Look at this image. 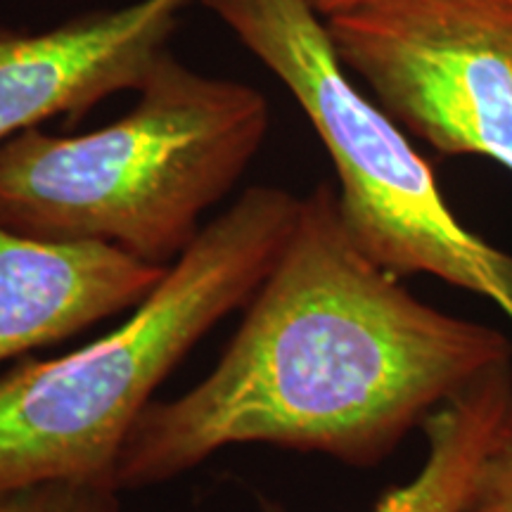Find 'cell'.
<instances>
[{"label":"cell","instance_id":"11","mask_svg":"<svg viewBox=\"0 0 512 512\" xmlns=\"http://www.w3.org/2000/svg\"><path fill=\"white\" fill-rule=\"evenodd\" d=\"M306 3L311 5V10L316 12L318 17L328 19L332 15H337V12L354 8V5L361 3V0H306Z\"/></svg>","mask_w":512,"mask_h":512},{"label":"cell","instance_id":"6","mask_svg":"<svg viewBox=\"0 0 512 512\" xmlns=\"http://www.w3.org/2000/svg\"><path fill=\"white\" fill-rule=\"evenodd\" d=\"M192 0H136L48 31L0 27V143L55 117L79 119L140 91Z\"/></svg>","mask_w":512,"mask_h":512},{"label":"cell","instance_id":"10","mask_svg":"<svg viewBox=\"0 0 512 512\" xmlns=\"http://www.w3.org/2000/svg\"><path fill=\"white\" fill-rule=\"evenodd\" d=\"M463 512H512V415L484 458Z\"/></svg>","mask_w":512,"mask_h":512},{"label":"cell","instance_id":"9","mask_svg":"<svg viewBox=\"0 0 512 512\" xmlns=\"http://www.w3.org/2000/svg\"><path fill=\"white\" fill-rule=\"evenodd\" d=\"M117 496L112 484L60 479L0 494V512H119Z\"/></svg>","mask_w":512,"mask_h":512},{"label":"cell","instance_id":"7","mask_svg":"<svg viewBox=\"0 0 512 512\" xmlns=\"http://www.w3.org/2000/svg\"><path fill=\"white\" fill-rule=\"evenodd\" d=\"M166 268L93 240H46L0 223V363L133 311Z\"/></svg>","mask_w":512,"mask_h":512},{"label":"cell","instance_id":"2","mask_svg":"<svg viewBox=\"0 0 512 512\" xmlns=\"http://www.w3.org/2000/svg\"><path fill=\"white\" fill-rule=\"evenodd\" d=\"M131 112L83 136L27 128L0 143V223L46 240L107 242L169 268L259 155L268 102L166 50Z\"/></svg>","mask_w":512,"mask_h":512},{"label":"cell","instance_id":"3","mask_svg":"<svg viewBox=\"0 0 512 512\" xmlns=\"http://www.w3.org/2000/svg\"><path fill=\"white\" fill-rule=\"evenodd\" d=\"M299 204L285 188H247L119 328L0 375V494L60 479L114 486L121 448L159 384L247 306L283 252Z\"/></svg>","mask_w":512,"mask_h":512},{"label":"cell","instance_id":"1","mask_svg":"<svg viewBox=\"0 0 512 512\" xmlns=\"http://www.w3.org/2000/svg\"><path fill=\"white\" fill-rule=\"evenodd\" d=\"M510 361L503 332L420 302L375 264L323 181L302 197L214 370L140 415L114 486L171 482L242 444L375 467L467 384Z\"/></svg>","mask_w":512,"mask_h":512},{"label":"cell","instance_id":"8","mask_svg":"<svg viewBox=\"0 0 512 512\" xmlns=\"http://www.w3.org/2000/svg\"><path fill=\"white\" fill-rule=\"evenodd\" d=\"M510 415L512 361L486 370L425 420L427 458L420 472L389 489L373 512H463Z\"/></svg>","mask_w":512,"mask_h":512},{"label":"cell","instance_id":"5","mask_svg":"<svg viewBox=\"0 0 512 512\" xmlns=\"http://www.w3.org/2000/svg\"><path fill=\"white\" fill-rule=\"evenodd\" d=\"M323 22L403 131L512 174V0H361Z\"/></svg>","mask_w":512,"mask_h":512},{"label":"cell","instance_id":"4","mask_svg":"<svg viewBox=\"0 0 512 512\" xmlns=\"http://www.w3.org/2000/svg\"><path fill=\"white\" fill-rule=\"evenodd\" d=\"M275 74L337 171L351 238L394 275H434L482 294L512 323V254L460 223L403 128L351 81L306 0H200Z\"/></svg>","mask_w":512,"mask_h":512}]
</instances>
